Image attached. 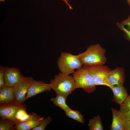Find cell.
I'll list each match as a JSON object with an SVG mask.
<instances>
[{"label":"cell","instance_id":"16","mask_svg":"<svg viewBox=\"0 0 130 130\" xmlns=\"http://www.w3.org/2000/svg\"><path fill=\"white\" fill-rule=\"evenodd\" d=\"M88 125L90 130H103L104 129L101 118L99 115L96 116L90 119Z\"/></svg>","mask_w":130,"mask_h":130},{"label":"cell","instance_id":"26","mask_svg":"<svg viewBox=\"0 0 130 130\" xmlns=\"http://www.w3.org/2000/svg\"><path fill=\"white\" fill-rule=\"evenodd\" d=\"M124 115L125 121L130 120V114L127 115L124 114Z\"/></svg>","mask_w":130,"mask_h":130},{"label":"cell","instance_id":"20","mask_svg":"<svg viewBox=\"0 0 130 130\" xmlns=\"http://www.w3.org/2000/svg\"><path fill=\"white\" fill-rule=\"evenodd\" d=\"M120 110L123 114L130 110V96L128 95L124 102L120 105Z\"/></svg>","mask_w":130,"mask_h":130},{"label":"cell","instance_id":"12","mask_svg":"<svg viewBox=\"0 0 130 130\" xmlns=\"http://www.w3.org/2000/svg\"><path fill=\"white\" fill-rule=\"evenodd\" d=\"M112 120L110 127L111 130H124L125 122L124 114L120 110L111 108Z\"/></svg>","mask_w":130,"mask_h":130},{"label":"cell","instance_id":"8","mask_svg":"<svg viewBox=\"0 0 130 130\" xmlns=\"http://www.w3.org/2000/svg\"><path fill=\"white\" fill-rule=\"evenodd\" d=\"M124 69L123 67H118L112 70L107 77V82L109 88L111 86L123 85L125 81Z\"/></svg>","mask_w":130,"mask_h":130},{"label":"cell","instance_id":"10","mask_svg":"<svg viewBox=\"0 0 130 130\" xmlns=\"http://www.w3.org/2000/svg\"><path fill=\"white\" fill-rule=\"evenodd\" d=\"M52 89L50 83L47 84L42 80L34 79L27 92L26 99L43 92L50 91Z\"/></svg>","mask_w":130,"mask_h":130},{"label":"cell","instance_id":"13","mask_svg":"<svg viewBox=\"0 0 130 130\" xmlns=\"http://www.w3.org/2000/svg\"><path fill=\"white\" fill-rule=\"evenodd\" d=\"M110 88L113 93L112 100L120 105L124 102L128 95L126 89L123 85L111 86Z\"/></svg>","mask_w":130,"mask_h":130},{"label":"cell","instance_id":"27","mask_svg":"<svg viewBox=\"0 0 130 130\" xmlns=\"http://www.w3.org/2000/svg\"><path fill=\"white\" fill-rule=\"evenodd\" d=\"M62 1H64L65 3L67 5L69 6V7H70L71 6L69 4L68 2V0H61Z\"/></svg>","mask_w":130,"mask_h":130},{"label":"cell","instance_id":"19","mask_svg":"<svg viewBox=\"0 0 130 130\" xmlns=\"http://www.w3.org/2000/svg\"><path fill=\"white\" fill-rule=\"evenodd\" d=\"M26 110L21 109L19 110L15 115L16 124L24 122L28 119V115Z\"/></svg>","mask_w":130,"mask_h":130},{"label":"cell","instance_id":"18","mask_svg":"<svg viewBox=\"0 0 130 130\" xmlns=\"http://www.w3.org/2000/svg\"><path fill=\"white\" fill-rule=\"evenodd\" d=\"M15 125L14 122L10 119L1 118L0 120V130H15Z\"/></svg>","mask_w":130,"mask_h":130},{"label":"cell","instance_id":"22","mask_svg":"<svg viewBox=\"0 0 130 130\" xmlns=\"http://www.w3.org/2000/svg\"><path fill=\"white\" fill-rule=\"evenodd\" d=\"M8 67V66H0V89L5 85L4 80L5 74Z\"/></svg>","mask_w":130,"mask_h":130},{"label":"cell","instance_id":"29","mask_svg":"<svg viewBox=\"0 0 130 130\" xmlns=\"http://www.w3.org/2000/svg\"><path fill=\"white\" fill-rule=\"evenodd\" d=\"M127 1L128 3L130 6V0H127Z\"/></svg>","mask_w":130,"mask_h":130},{"label":"cell","instance_id":"30","mask_svg":"<svg viewBox=\"0 0 130 130\" xmlns=\"http://www.w3.org/2000/svg\"><path fill=\"white\" fill-rule=\"evenodd\" d=\"M5 0H0V1L4 2Z\"/></svg>","mask_w":130,"mask_h":130},{"label":"cell","instance_id":"25","mask_svg":"<svg viewBox=\"0 0 130 130\" xmlns=\"http://www.w3.org/2000/svg\"><path fill=\"white\" fill-rule=\"evenodd\" d=\"M124 130H130V120L125 121L124 125Z\"/></svg>","mask_w":130,"mask_h":130},{"label":"cell","instance_id":"28","mask_svg":"<svg viewBox=\"0 0 130 130\" xmlns=\"http://www.w3.org/2000/svg\"><path fill=\"white\" fill-rule=\"evenodd\" d=\"M124 114L127 115H128L130 114V110H129V111H128L126 113Z\"/></svg>","mask_w":130,"mask_h":130},{"label":"cell","instance_id":"4","mask_svg":"<svg viewBox=\"0 0 130 130\" xmlns=\"http://www.w3.org/2000/svg\"><path fill=\"white\" fill-rule=\"evenodd\" d=\"M72 74L76 89L81 88L89 93L95 90L96 85L91 75L87 70L82 67L77 69Z\"/></svg>","mask_w":130,"mask_h":130},{"label":"cell","instance_id":"9","mask_svg":"<svg viewBox=\"0 0 130 130\" xmlns=\"http://www.w3.org/2000/svg\"><path fill=\"white\" fill-rule=\"evenodd\" d=\"M24 76L20 70L15 67H9L6 72L4 78L5 85L14 87L23 78Z\"/></svg>","mask_w":130,"mask_h":130},{"label":"cell","instance_id":"5","mask_svg":"<svg viewBox=\"0 0 130 130\" xmlns=\"http://www.w3.org/2000/svg\"><path fill=\"white\" fill-rule=\"evenodd\" d=\"M91 75L95 85L109 86L107 82L108 75L112 70L104 65L92 66H83Z\"/></svg>","mask_w":130,"mask_h":130},{"label":"cell","instance_id":"6","mask_svg":"<svg viewBox=\"0 0 130 130\" xmlns=\"http://www.w3.org/2000/svg\"><path fill=\"white\" fill-rule=\"evenodd\" d=\"M26 105L15 101L0 104V117L1 118L7 119L14 122L16 124L15 115L18 111L21 109L26 110Z\"/></svg>","mask_w":130,"mask_h":130},{"label":"cell","instance_id":"17","mask_svg":"<svg viewBox=\"0 0 130 130\" xmlns=\"http://www.w3.org/2000/svg\"><path fill=\"white\" fill-rule=\"evenodd\" d=\"M65 115L68 117L84 124V117L79 111L71 108L65 112Z\"/></svg>","mask_w":130,"mask_h":130},{"label":"cell","instance_id":"11","mask_svg":"<svg viewBox=\"0 0 130 130\" xmlns=\"http://www.w3.org/2000/svg\"><path fill=\"white\" fill-rule=\"evenodd\" d=\"M31 118L25 122L18 123L15 126L17 130H30L37 127L41 123L44 118L34 112L32 113Z\"/></svg>","mask_w":130,"mask_h":130},{"label":"cell","instance_id":"7","mask_svg":"<svg viewBox=\"0 0 130 130\" xmlns=\"http://www.w3.org/2000/svg\"><path fill=\"white\" fill-rule=\"evenodd\" d=\"M34 79L31 77L24 76L23 79L14 87V101L23 104L26 99V95Z\"/></svg>","mask_w":130,"mask_h":130},{"label":"cell","instance_id":"21","mask_svg":"<svg viewBox=\"0 0 130 130\" xmlns=\"http://www.w3.org/2000/svg\"><path fill=\"white\" fill-rule=\"evenodd\" d=\"M52 119L50 116H48L44 118L39 125L33 128L32 130H44L46 127L51 122Z\"/></svg>","mask_w":130,"mask_h":130},{"label":"cell","instance_id":"2","mask_svg":"<svg viewBox=\"0 0 130 130\" xmlns=\"http://www.w3.org/2000/svg\"><path fill=\"white\" fill-rule=\"evenodd\" d=\"M52 89L56 94L63 95L67 97L76 89L72 76L61 72L55 75L50 83Z\"/></svg>","mask_w":130,"mask_h":130},{"label":"cell","instance_id":"15","mask_svg":"<svg viewBox=\"0 0 130 130\" xmlns=\"http://www.w3.org/2000/svg\"><path fill=\"white\" fill-rule=\"evenodd\" d=\"M67 97L63 95L57 94L55 97L51 98L50 101L55 105L59 107L65 112L70 109L66 103Z\"/></svg>","mask_w":130,"mask_h":130},{"label":"cell","instance_id":"24","mask_svg":"<svg viewBox=\"0 0 130 130\" xmlns=\"http://www.w3.org/2000/svg\"><path fill=\"white\" fill-rule=\"evenodd\" d=\"M124 26H127V28L129 30H130V15L128 18L123 21L120 23Z\"/></svg>","mask_w":130,"mask_h":130},{"label":"cell","instance_id":"23","mask_svg":"<svg viewBox=\"0 0 130 130\" xmlns=\"http://www.w3.org/2000/svg\"><path fill=\"white\" fill-rule=\"evenodd\" d=\"M116 25L118 28L123 32L125 38L130 41V30L125 28L124 26L121 23L117 22Z\"/></svg>","mask_w":130,"mask_h":130},{"label":"cell","instance_id":"1","mask_svg":"<svg viewBox=\"0 0 130 130\" xmlns=\"http://www.w3.org/2000/svg\"><path fill=\"white\" fill-rule=\"evenodd\" d=\"M106 50L97 44L89 46L85 51L78 55L83 66H92L106 63Z\"/></svg>","mask_w":130,"mask_h":130},{"label":"cell","instance_id":"14","mask_svg":"<svg viewBox=\"0 0 130 130\" xmlns=\"http://www.w3.org/2000/svg\"><path fill=\"white\" fill-rule=\"evenodd\" d=\"M14 87L5 85L0 89V103H6L14 101Z\"/></svg>","mask_w":130,"mask_h":130},{"label":"cell","instance_id":"3","mask_svg":"<svg viewBox=\"0 0 130 130\" xmlns=\"http://www.w3.org/2000/svg\"><path fill=\"white\" fill-rule=\"evenodd\" d=\"M57 64L61 72L70 75L75 70L82 68L83 65L78 55H75L68 52H62L58 59Z\"/></svg>","mask_w":130,"mask_h":130}]
</instances>
